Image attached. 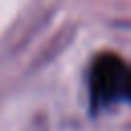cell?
Instances as JSON below:
<instances>
[{
    "label": "cell",
    "mask_w": 131,
    "mask_h": 131,
    "mask_svg": "<svg viewBox=\"0 0 131 131\" xmlns=\"http://www.w3.org/2000/svg\"><path fill=\"white\" fill-rule=\"evenodd\" d=\"M125 76H127V68L117 55H113V53L100 55L94 61V70H92V92H94V98L113 100L119 94H123Z\"/></svg>",
    "instance_id": "6da1fadb"
},
{
    "label": "cell",
    "mask_w": 131,
    "mask_h": 131,
    "mask_svg": "<svg viewBox=\"0 0 131 131\" xmlns=\"http://www.w3.org/2000/svg\"><path fill=\"white\" fill-rule=\"evenodd\" d=\"M123 94L131 100V68H127V76H125V86H123Z\"/></svg>",
    "instance_id": "7a4b0ae2"
}]
</instances>
